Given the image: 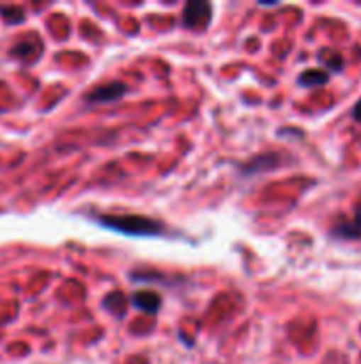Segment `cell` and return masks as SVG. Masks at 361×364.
Segmentation results:
<instances>
[{
  "instance_id": "obj_3",
  "label": "cell",
  "mask_w": 361,
  "mask_h": 364,
  "mask_svg": "<svg viewBox=\"0 0 361 364\" xmlns=\"http://www.w3.org/2000/svg\"><path fill=\"white\" fill-rule=\"evenodd\" d=\"M211 11H213V9H211V4H209V2L194 0V2H189V4L185 6L183 21H185V26L200 30V28L209 26V21H211Z\"/></svg>"
},
{
  "instance_id": "obj_7",
  "label": "cell",
  "mask_w": 361,
  "mask_h": 364,
  "mask_svg": "<svg viewBox=\"0 0 361 364\" xmlns=\"http://www.w3.org/2000/svg\"><path fill=\"white\" fill-rule=\"evenodd\" d=\"M319 60H321V62H326V64H328V68H332V70H340V68H343V64H345V62H343V58H340L338 53L330 51V49H328V51H323V53H319Z\"/></svg>"
},
{
  "instance_id": "obj_8",
  "label": "cell",
  "mask_w": 361,
  "mask_h": 364,
  "mask_svg": "<svg viewBox=\"0 0 361 364\" xmlns=\"http://www.w3.org/2000/svg\"><path fill=\"white\" fill-rule=\"evenodd\" d=\"M353 117H355V119L361 124V100L355 105V109H353Z\"/></svg>"
},
{
  "instance_id": "obj_6",
  "label": "cell",
  "mask_w": 361,
  "mask_h": 364,
  "mask_svg": "<svg viewBox=\"0 0 361 364\" xmlns=\"http://www.w3.org/2000/svg\"><path fill=\"white\" fill-rule=\"evenodd\" d=\"M330 75L326 70H309L304 75H300V83L302 85H323L328 83Z\"/></svg>"
},
{
  "instance_id": "obj_5",
  "label": "cell",
  "mask_w": 361,
  "mask_h": 364,
  "mask_svg": "<svg viewBox=\"0 0 361 364\" xmlns=\"http://www.w3.org/2000/svg\"><path fill=\"white\" fill-rule=\"evenodd\" d=\"M336 235L345 237V239H361V207L355 211L353 220H349L336 228Z\"/></svg>"
},
{
  "instance_id": "obj_4",
  "label": "cell",
  "mask_w": 361,
  "mask_h": 364,
  "mask_svg": "<svg viewBox=\"0 0 361 364\" xmlns=\"http://www.w3.org/2000/svg\"><path fill=\"white\" fill-rule=\"evenodd\" d=\"M132 303H134V307H138L140 311L155 314V311L160 309V305H162V299H160V294H155V292L143 290V292H136V294L132 296Z\"/></svg>"
},
{
  "instance_id": "obj_1",
  "label": "cell",
  "mask_w": 361,
  "mask_h": 364,
  "mask_svg": "<svg viewBox=\"0 0 361 364\" xmlns=\"http://www.w3.org/2000/svg\"><path fill=\"white\" fill-rule=\"evenodd\" d=\"M94 222L128 237H151V235L164 232V226L160 222H153L140 215H96Z\"/></svg>"
},
{
  "instance_id": "obj_2",
  "label": "cell",
  "mask_w": 361,
  "mask_h": 364,
  "mask_svg": "<svg viewBox=\"0 0 361 364\" xmlns=\"http://www.w3.org/2000/svg\"><path fill=\"white\" fill-rule=\"evenodd\" d=\"M128 92L126 83H106V85H98L94 87L89 94H85V102L87 105H102V102H115L119 100L123 94Z\"/></svg>"
}]
</instances>
